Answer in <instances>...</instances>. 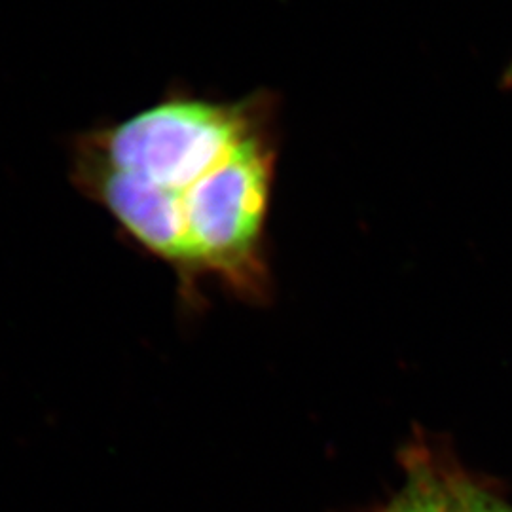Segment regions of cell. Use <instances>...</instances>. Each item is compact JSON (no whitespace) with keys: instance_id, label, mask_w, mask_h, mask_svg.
Instances as JSON below:
<instances>
[{"instance_id":"obj_4","label":"cell","mask_w":512,"mask_h":512,"mask_svg":"<svg viewBox=\"0 0 512 512\" xmlns=\"http://www.w3.org/2000/svg\"><path fill=\"white\" fill-rule=\"evenodd\" d=\"M501 80H503V86H505V88H512V61L511 65L507 67V71H505Z\"/></svg>"},{"instance_id":"obj_5","label":"cell","mask_w":512,"mask_h":512,"mask_svg":"<svg viewBox=\"0 0 512 512\" xmlns=\"http://www.w3.org/2000/svg\"><path fill=\"white\" fill-rule=\"evenodd\" d=\"M380 512H393V511H391V509H389V507H385L384 511H380Z\"/></svg>"},{"instance_id":"obj_2","label":"cell","mask_w":512,"mask_h":512,"mask_svg":"<svg viewBox=\"0 0 512 512\" xmlns=\"http://www.w3.org/2000/svg\"><path fill=\"white\" fill-rule=\"evenodd\" d=\"M393 512H469L454 486V469L416 448L404 459L401 492L387 505Z\"/></svg>"},{"instance_id":"obj_3","label":"cell","mask_w":512,"mask_h":512,"mask_svg":"<svg viewBox=\"0 0 512 512\" xmlns=\"http://www.w3.org/2000/svg\"><path fill=\"white\" fill-rule=\"evenodd\" d=\"M454 486L461 503L469 512H512V505L501 497L492 494L490 490L478 486L469 476L454 471Z\"/></svg>"},{"instance_id":"obj_1","label":"cell","mask_w":512,"mask_h":512,"mask_svg":"<svg viewBox=\"0 0 512 512\" xmlns=\"http://www.w3.org/2000/svg\"><path fill=\"white\" fill-rule=\"evenodd\" d=\"M277 158L274 92L220 101L173 90L126 120L82 131L71 181L183 281L211 275L262 296Z\"/></svg>"}]
</instances>
